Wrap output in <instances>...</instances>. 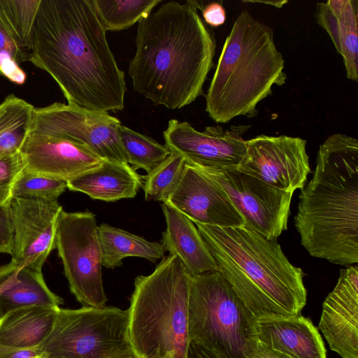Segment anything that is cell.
<instances>
[{"label": "cell", "instance_id": "cell-23", "mask_svg": "<svg viewBox=\"0 0 358 358\" xmlns=\"http://www.w3.org/2000/svg\"><path fill=\"white\" fill-rule=\"evenodd\" d=\"M59 307L27 306L0 317V344L38 348L50 332Z\"/></svg>", "mask_w": 358, "mask_h": 358}, {"label": "cell", "instance_id": "cell-24", "mask_svg": "<svg viewBox=\"0 0 358 358\" xmlns=\"http://www.w3.org/2000/svg\"><path fill=\"white\" fill-rule=\"evenodd\" d=\"M102 254V266L115 268L122 265V259L136 257L156 262L165 253L162 243L151 242L127 231L103 223L98 226Z\"/></svg>", "mask_w": 358, "mask_h": 358}, {"label": "cell", "instance_id": "cell-27", "mask_svg": "<svg viewBox=\"0 0 358 358\" xmlns=\"http://www.w3.org/2000/svg\"><path fill=\"white\" fill-rule=\"evenodd\" d=\"M120 139L126 155L128 164L136 170L142 169L151 173L171 154L166 145H162L152 138L121 125Z\"/></svg>", "mask_w": 358, "mask_h": 358}, {"label": "cell", "instance_id": "cell-18", "mask_svg": "<svg viewBox=\"0 0 358 358\" xmlns=\"http://www.w3.org/2000/svg\"><path fill=\"white\" fill-rule=\"evenodd\" d=\"M257 342L288 358H327L317 329L301 315L257 319Z\"/></svg>", "mask_w": 358, "mask_h": 358}, {"label": "cell", "instance_id": "cell-21", "mask_svg": "<svg viewBox=\"0 0 358 358\" xmlns=\"http://www.w3.org/2000/svg\"><path fill=\"white\" fill-rule=\"evenodd\" d=\"M67 188L92 199L113 202L136 196L142 177L129 164L103 160L97 167L66 182Z\"/></svg>", "mask_w": 358, "mask_h": 358}, {"label": "cell", "instance_id": "cell-5", "mask_svg": "<svg viewBox=\"0 0 358 358\" xmlns=\"http://www.w3.org/2000/svg\"><path fill=\"white\" fill-rule=\"evenodd\" d=\"M284 68L272 29L243 11L224 43L205 96L206 111L217 123L256 116L257 105L272 94V86L285 84Z\"/></svg>", "mask_w": 358, "mask_h": 358}, {"label": "cell", "instance_id": "cell-37", "mask_svg": "<svg viewBox=\"0 0 358 358\" xmlns=\"http://www.w3.org/2000/svg\"><path fill=\"white\" fill-rule=\"evenodd\" d=\"M253 358H288L287 357L274 352L257 342Z\"/></svg>", "mask_w": 358, "mask_h": 358}, {"label": "cell", "instance_id": "cell-29", "mask_svg": "<svg viewBox=\"0 0 358 358\" xmlns=\"http://www.w3.org/2000/svg\"><path fill=\"white\" fill-rule=\"evenodd\" d=\"M186 162L179 155L170 156L145 177L143 185L146 201L165 202L179 184Z\"/></svg>", "mask_w": 358, "mask_h": 358}, {"label": "cell", "instance_id": "cell-14", "mask_svg": "<svg viewBox=\"0 0 358 358\" xmlns=\"http://www.w3.org/2000/svg\"><path fill=\"white\" fill-rule=\"evenodd\" d=\"M13 245L10 262L17 268L42 271L56 248V231L62 206L57 201L13 197L10 204Z\"/></svg>", "mask_w": 358, "mask_h": 358}, {"label": "cell", "instance_id": "cell-2", "mask_svg": "<svg viewBox=\"0 0 358 358\" xmlns=\"http://www.w3.org/2000/svg\"><path fill=\"white\" fill-rule=\"evenodd\" d=\"M200 2L169 1L138 22L128 73L134 91L155 105L183 108L203 94L216 41Z\"/></svg>", "mask_w": 358, "mask_h": 358}, {"label": "cell", "instance_id": "cell-6", "mask_svg": "<svg viewBox=\"0 0 358 358\" xmlns=\"http://www.w3.org/2000/svg\"><path fill=\"white\" fill-rule=\"evenodd\" d=\"M192 275L179 259L164 255L149 275L134 280L129 334L137 358H187Z\"/></svg>", "mask_w": 358, "mask_h": 358}, {"label": "cell", "instance_id": "cell-13", "mask_svg": "<svg viewBox=\"0 0 358 358\" xmlns=\"http://www.w3.org/2000/svg\"><path fill=\"white\" fill-rule=\"evenodd\" d=\"M250 125H216L199 131L187 122L172 119L163 132L165 145L171 153L184 158L194 167L208 169L236 168L246 153L243 138Z\"/></svg>", "mask_w": 358, "mask_h": 358}, {"label": "cell", "instance_id": "cell-10", "mask_svg": "<svg viewBox=\"0 0 358 358\" xmlns=\"http://www.w3.org/2000/svg\"><path fill=\"white\" fill-rule=\"evenodd\" d=\"M195 168L225 191L244 227L268 240H276L287 229L292 192L275 189L236 168Z\"/></svg>", "mask_w": 358, "mask_h": 358}, {"label": "cell", "instance_id": "cell-34", "mask_svg": "<svg viewBox=\"0 0 358 358\" xmlns=\"http://www.w3.org/2000/svg\"><path fill=\"white\" fill-rule=\"evenodd\" d=\"M202 15L206 24L212 27H217L225 22L226 11L222 3L212 2L203 9Z\"/></svg>", "mask_w": 358, "mask_h": 358}, {"label": "cell", "instance_id": "cell-16", "mask_svg": "<svg viewBox=\"0 0 358 358\" xmlns=\"http://www.w3.org/2000/svg\"><path fill=\"white\" fill-rule=\"evenodd\" d=\"M23 169L66 182L99 166L103 159L87 146L66 138L29 133L21 145Z\"/></svg>", "mask_w": 358, "mask_h": 358}, {"label": "cell", "instance_id": "cell-30", "mask_svg": "<svg viewBox=\"0 0 358 358\" xmlns=\"http://www.w3.org/2000/svg\"><path fill=\"white\" fill-rule=\"evenodd\" d=\"M67 188L66 182L31 173L25 169L17 176L13 187V197L57 201Z\"/></svg>", "mask_w": 358, "mask_h": 358}, {"label": "cell", "instance_id": "cell-12", "mask_svg": "<svg viewBox=\"0 0 358 358\" xmlns=\"http://www.w3.org/2000/svg\"><path fill=\"white\" fill-rule=\"evenodd\" d=\"M306 141L285 135L261 134L245 140L246 153L236 169L268 185L294 193L310 173Z\"/></svg>", "mask_w": 358, "mask_h": 358}, {"label": "cell", "instance_id": "cell-28", "mask_svg": "<svg viewBox=\"0 0 358 358\" xmlns=\"http://www.w3.org/2000/svg\"><path fill=\"white\" fill-rule=\"evenodd\" d=\"M41 1L0 0L2 23L17 43L29 54Z\"/></svg>", "mask_w": 358, "mask_h": 358}, {"label": "cell", "instance_id": "cell-36", "mask_svg": "<svg viewBox=\"0 0 358 358\" xmlns=\"http://www.w3.org/2000/svg\"><path fill=\"white\" fill-rule=\"evenodd\" d=\"M187 358H218L202 347L190 343L188 348Z\"/></svg>", "mask_w": 358, "mask_h": 358}, {"label": "cell", "instance_id": "cell-8", "mask_svg": "<svg viewBox=\"0 0 358 358\" xmlns=\"http://www.w3.org/2000/svg\"><path fill=\"white\" fill-rule=\"evenodd\" d=\"M45 358H114L134 355L128 310L112 306L59 308L50 332L38 347Z\"/></svg>", "mask_w": 358, "mask_h": 358}, {"label": "cell", "instance_id": "cell-15", "mask_svg": "<svg viewBox=\"0 0 358 358\" xmlns=\"http://www.w3.org/2000/svg\"><path fill=\"white\" fill-rule=\"evenodd\" d=\"M165 203L194 223L221 227H244V220L225 191L186 163L182 178Z\"/></svg>", "mask_w": 358, "mask_h": 358}, {"label": "cell", "instance_id": "cell-7", "mask_svg": "<svg viewBox=\"0 0 358 358\" xmlns=\"http://www.w3.org/2000/svg\"><path fill=\"white\" fill-rule=\"evenodd\" d=\"M187 316L190 343L218 358H253L257 319L218 271L192 275Z\"/></svg>", "mask_w": 358, "mask_h": 358}, {"label": "cell", "instance_id": "cell-26", "mask_svg": "<svg viewBox=\"0 0 358 358\" xmlns=\"http://www.w3.org/2000/svg\"><path fill=\"white\" fill-rule=\"evenodd\" d=\"M106 31L127 29L145 18L161 0H90Z\"/></svg>", "mask_w": 358, "mask_h": 358}, {"label": "cell", "instance_id": "cell-31", "mask_svg": "<svg viewBox=\"0 0 358 358\" xmlns=\"http://www.w3.org/2000/svg\"><path fill=\"white\" fill-rule=\"evenodd\" d=\"M29 59V52L21 48L0 19V75L16 85H22L27 74L20 64Z\"/></svg>", "mask_w": 358, "mask_h": 358}, {"label": "cell", "instance_id": "cell-4", "mask_svg": "<svg viewBox=\"0 0 358 358\" xmlns=\"http://www.w3.org/2000/svg\"><path fill=\"white\" fill-rule=\"evenodd\" d=\"M194 224L217 271L256 319L300 315L307 300L303 272L276 240L244 227Z\"/></svg>", "mask_w": 358, "mask_h": 358}, {"label": "cell", "instance_id": "cell-3", "mask_svg": "<svg viewBox=\"0 0 358 358\" xmlns=\"http://www.w3.org/2000/svg\"><path fill=\"white\" fill-rule=\"evenodd\" d=\"M294 224L309 255L341 266L358 263V141L329 136L301 189Z\"/></svg>", "mask_w": 358, "mask_h": 358}, {"label": "cell", "instance_id": "cell-20", "mask_svg": "<svg viewBox=\"0 0 358 358\" xmlns=\"http://www.w3.org/2000/svg\"><path fill=\"white\" fill-rule=\"evenodd\" d=\"M315 18L342 56L347 78L358 80V1L329 0L317 3Z\"/></svg>", "mask_w": 358, "mask_h": 358}, {"label": "cell", "instance_id": "cell-39", "mask_svg": "<svg viewBox=\"0 0 358 358\" xmlns=\"http://www.w3.org/2000/svg\"><path fill=\"white\" fill-rule=\"evenodd\" d=\"M114 358H137L134 355H124Z\"/></svg>", "mask_w": 358, "mask_h": 358}, {"label": "cell", "instance_id": "cell-33", "mask_svg": "<svg viewBox=\"0 0 358 358\" xmlns=\"http://www.w3.org/2000/svg\"><path fill=\"white\" fill-rule=\"evenodd\" d=\"M13 245V231L10 206L8 205L0 208V253L11 255Z\"/></svg>", "mask_w": 358, "mask_h": 358}, {"label": "cell", "instance_id": "cell-9", "mask_svg": "<svg viewBox=\"0 0 358 358\" xmlns=\"http://www.w3.org/2000/svg\"><path fill=\"white\" fill-rule=\"evenodd\" d=\"M55 245L69 289L77 301L84 307L106 306L95 215L88 210H63L58 219Z\"/></svg>", "mask_w": 358, "mask_h": 358}, {"label": "cell", "instance_id": "cell-1", "mask_svg": "<svg viewBox=\"0 0 358 358\" xmlns=\"http://www.w3.org/2000/svg\"><path fill=\"white\" fill-rule=\"evenodd\" d=\"M90 0H41L29 62L48 73L69 104L101 113L124 107V73Z\"/></svg>", "mask_w": 358, "mask_h": 358}, {"label": "cell", "instance_id": "cell-17", "mask_svg": "<svg viewBox=\"0 0 358 358\" xmlns=\"http://www.w3.org/2000/svg\"><path fill=\"white\" fill-rule=\"evenodd\" d=\"M319 329L331 350L342 358H358V266L340 271L334 289L322 303Z\"/></svg>", "mask_w": 358, "mask_h": 358}, {"label": "cell", "instance_id": "cell-32", "mask_svg": "<svg viewBox=\"0 0 358 358\" xmlns=\"http://www.w3.org/2000/svg\"><path fill=\"white\" fill-rule=\"evenodd\" d=\"M22 169L19 152L0 158V208L9 205L13 185Z\"/></svg>", "mask_w": 358, "mask_h": 358}, {"label": "cell", "instance_id": "cell-11", "mask_svg": "<svg viewBox=\"0 0 358 358\" xmlns=\"http://www.w3.org/2000/svg\"><path fill=\"white\" fill-rule=\"evenodd\" d=\"M121 125L117 118L107 113L56 102L34 108L29 133L75 141L87 146L103 160L128 164L120 139Z\"/></svg>", "mask_w": 358, "mask_h": 358}, {"label": "cell", "instance_id": "cell-38", "mask_svg": "<svg viewBox=\"0 0 358 358\" xmlns=\"http://www.w3.org/2000/svg\"><path fill=\"white\" fill-rule=\"evenodd\" d=\"M243 2L247 3H260L268 4L277 8H281L284 4L287 3V1H243Z\"/></svg>", "mask_w": 358, "mask_h": 358}, {"label": "cell", "instance_id": "cell-25", "mask_svg": "<svg viewBox=\"0 0 358 358\" xmlns=\"http://www.w3.org/2000/svg\"><path fill=\"white\" fill-rule=\"evenodd\" d=\"M34 108L13 94L0 103V158L19 152L30 131Z\"/></svg>", "mask_w": 358, "mask_h": 358}, {"label": "cell", "instance_id": "cell-22", "mask_svg": "<svg viewBox=\"0 0 358 358\" xmlns=\"http://www.w3.org/2000/svg\"><path fill=\"white\" fill-rule=\"evenodd\" d=\"M63 303V299L47 286L42 271L17 268L10 262L0 266V317L23 306L59 307Z\"/></svg>", "mask_w": 358, "mask_h": 358}, {"label": "cell", "instance_id": "cell-35", "mask_svg": "<svg viewBox=\"0 0 358 358\" xmlns=\"http://www.w3.org/2000/svg\"><path fill=\"white\" fill-rule=\"evenodd\" d=\"M0 358H45L39 348H17L0 344Z\"/></svg>", "mask_w": 358, "mask_h": 358}, {"label": "cell", "instance_id": "cell-19", "mask_svg": "<svg viewBox=\"0 0 358 358\" xmlns=\"http://www.w3.org/2000/svg\"><path fill=\"white\" fill-rule=\"evenodd\" d=\"M166 229L162 244L177 257L191 275L217 271V264L194 222L184 214L162 202Z\"/></svg>", "mask_w": 358, "mask_h": 358}]
</instances>
